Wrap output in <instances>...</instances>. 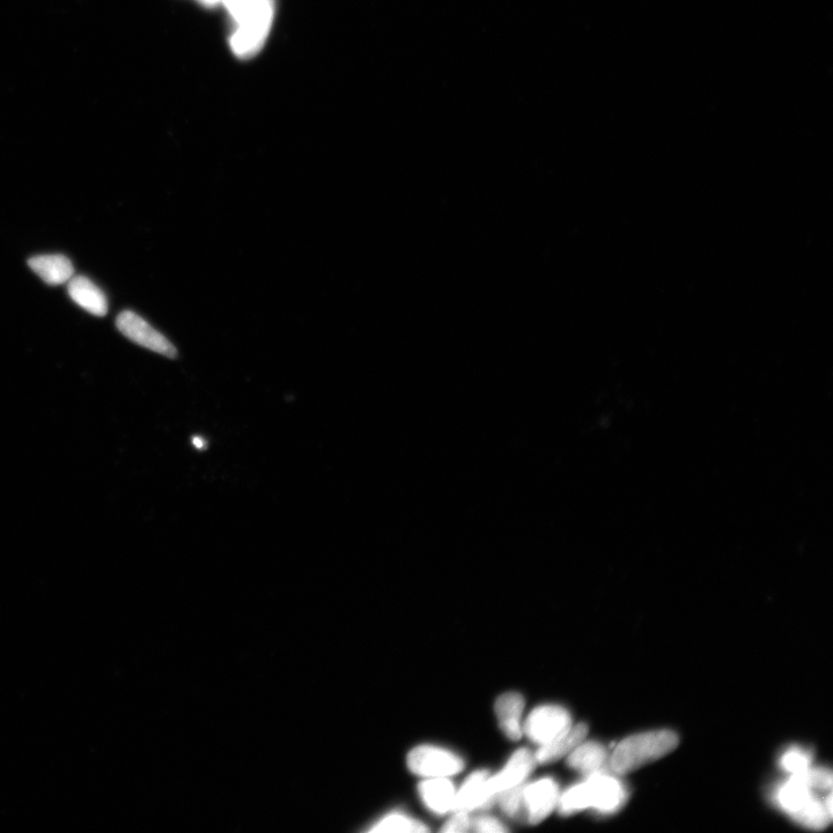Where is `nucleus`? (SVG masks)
<instances>
[{
	"instance_id": "obj_1",
	"label": "nucleus",
	"mask_w": 833,
	"mask_h": 833,
	"mask_svg": "<svg viewBox=\"0 0 833 833\" xmlns=\"http://www.w3.org/2000/svg\"><path fill=\"white\" fill-rule=\"evenodd\" d=\"M832 774L824 769H808L792 774L778 791V802L796 822L813 830H823L832 821Z\"/></svg>"
},
{
	"instance_id": "obj_2",
	"label": "nucleus",
	"mask_w": 833,
	"mask_h": 833,
	"mask_svg": "<svg viewBox=\"0 0 833 833\" xmlns=\"http://www.w3.org/2000/svg\"><path fill=\"white\" fill-rule=\"evenodd\" d=\"M232 20L230 46L233 54L248 60L260 53L274 22L275 0H224Z\"/></svg>"
},
{
	"instance_id": "obj_3",
	"label": "nucleus",
	"mask_w": 833,
	"mask_h": 833,
	"mask_svg": "<svg viewBox=\"0 0 833 833\" xmlns=\"http://www.w3.org/2000/svg\"><path fill=\"white\" fill-rule=\"evenodd\" d=\"M626 792L621 781L597 772L588 776L585 783L573 786L558 800L559 812L570 815L588 808L602 813H615L624 805Z\"/></svg>"
},
{
	"instance_id": "obj_4",
	"label": "nucleus",
	"mask_w": 833,
	"mask_h": 833,
	"mask_svg": "<svg viewBox=\"0 0 833 833\" xmlns=\"http://www.w3.org/2000/svg\"><path fill=\"white\" fill-rule=\"evenodd\" d=\"M672 731L637 734L623 740L609 758V768L617 776H625L672 753L678 746Z\"/></svg>"
},
{
	"instance_id": "obj_5",
	"label": "nucleus",
	"mask_w": 833,
	"mask_h": 833,
	"mask_svg": "<svg viewBox=\"0 0 833 833\" xmlns=\"http://www.w3.org/2000/svg\"><path fill=\"white\" fill-rule=\"evenodd\" d=\"M572 726L571 715L563 707L545 705L530 713L525 733L533 742L545 746L565 735Z\"/></svg>"
},
{
	"instance_id": "obj_6",
	"label": "nucleus",
	"mask_w": 833,
	"mask_h": 833,
	"mask_svg": "<svg viewBox=\"0 0 833 833\" xmlns=\"http://www.w3.org/2000/svg\"><path fill=\"white\" fill-rule=\"evenodd\" d=\"M116 327L123 336L145 349L167 358L178 357V350L172 342L134 312L124 311L117 316Z\"/></svg>"
},
{
	"instance_id": "obj_7",
	"label": "nucleus",
	"mask_w": 833,
	"mask_h": 833,
	"mask_svg": "<svg viewBox=\"0 0 833 833\" xmlns=\"http://www.w3.org/2000/svg\"><path fill=\"white\" fill-rule=\"evenodd\" d=\"M410 771L425 778H447L462 771L464 763L459 756L431 746L417 747L408 756Z\"/></svg>"
},
{
	"instance_id": "obj_8",
	"label": "nucleus",
	"mask_w": 833,
	"mask_h": 833,
	"mask_svg": "<svg viewBox=\"0 0 833 833\" xmlns=\"http://www.w3.org/2000/svg\"><path fill=\"white\" fill-rule=\"evenodd\" d=\"M536 763L535 756L529 750L520 749L516 751L503 770L496 776L486 779L483 787L486 807L492 805L501 792L525 783Z\"/></svg>"
},
{
	"instance_id": "obj_9",
	"label": "nucleus",
	"mask_w": 833,
	"mask_h": 833,
	"mask_svg": "<svg viewBox=\"0 0 833 833\" xmlns=\"http://www.w3.org/2000/svg\"><path fill=\"white\" fill-rule=\"evenodd\" d=\"M559 800L558 785L555 780L544 778L523 788V806L526 808L530 824H540L556 808Z\"/></svg>"
},
{
	"instance_id": "obj_10",
	"label": "nucleus",
	"mask_w": 833,
	"mask_h": 833,
	"mask_svg": "<svg viewBox=\"0 0 833 833\" xmlns=\"http://www.w3.org/2000/svg\"><path fill=\"white\" fill-rule=\"evenodd\" d=\"M69 296L78 306L94 316L108 313V300L98 285L84 276H73L68 282Z\"/></svg>"
},
{
	"instance_id": "obj_11",
	"label": "nucleus",
	"mask_w": 833,
	"mask_h": 833,
	"mask_svg": "<svg viewBox=\"0 0 833 833\" xmlns=\"http://www.w3.org/2000/svg\"><path fill=\"white\" fill-rule=\"evenodd\" d=\"M28 265L44 283L49 285L68 283L75 276L72 262L68 257L60 254L34 256L29 258Z\"/></svg>"
},
{
	"instance_id": "obj_12",
	"label": "nucleus",
	"mask_w": 833,
	"mask_h": 833,
	"mask_svg": "<svg viewBox=\"0 0 833 833\" xmlns=\"http://www.w3.org/2000/svg\"><path fill=\"white\" fill-rule=\"evenodd\" d=\"M525 709V700L520 694L508 692L497 699L495 710L501 731L513 741L522 736L521 717Z\"/></svg>"
},
{
	"instance_id": "obj_13",
	"label": "nucleus",
	"mask_w": 833,
	"mask_h": 833,
	"mask_svg": "<svg viewBox=\"0 0 833 833\" xmlns=\"http://www.w3.org/2000/svg\"><path fill=\"white\" fill-rule=\"evenodd\" d=\"M419 794L425 806L436 814H446L453 809L455 788L446 778H430L419 785Z\"/></svg>"
},
{
	"instance_id": "obj_14",
	"label": "nucleus",
	"mask_w": 833,
	"mask_h": 833,
	"mask_svg": "<svg viewBox=\"0 0 833 833\" xmlns=\"http://www.w3.org/2000/svg\"><path fill=\"white\" fill-rule=\"evenodd\" d=\"M588 734V727L585 724L572 726L570 731L555 742L541 746L535 758L537 763L547 764L558 761V759L570 755L581 742H584Z\"/></svg>"
},
{
	"instance_id": "obj_15",
	"label": "nucleus",
	"mask_w": 833,
	"mask_h": 833,
	"mask_svg": "<svg viewBox=\"0 0 833 833\" xmlns=\"http://www.w3.org/2000/svg\"><path fill=\"white\" fill-rule=\"evenodd\" d=\"M608 759L607 750L600 743L581 742L569 755V765L572 769L592 776L602 772Z\"/></svg>"
},
{
	"instance_id": "obj_16",
	"label": "nucleus",
	"mask_w": 833,
	"mask_h": 833,
	"mask_svg": "<svg viewBox=\"0 0 833 833\" xmlns=\"http://www.w3.org/2000/svg\"><path fill=\"white\" fill-rule=\"evenodd\" d=\"M489 773L477 771L466 780L461 790L455 794L453 809L455 812H470V810L486 808L483 787Z\"/></svg>"
},
{
	"instance_id": "obj_17",
	"label": "nucleus",
	"mask_w": 833,
	"mask_h": 833,
	"mask_svg": "<svg viewBox=\"0 0 833 833\" xmlns=\"http://www.w3.org/2000/svg\"><path fill=\"white\" fill-rule=\"evenodd\" d=\"M429 831L423 823H420L402 814H390L383 817L374 825L370 832H426Z\"/></svg>"
},
{
	"instance_id": "obj_18",
	"label": "nucleus",
	"mask_w": 833,
	"mask_h": 833,
	"mask_svg": "<svg viewBox=\"0 0 833 833\" xmlns=\"http://www.w3.org/2000/svg\"><path fill=\"white\" fill-rule=\"evenodd\" d=\"M523 788H525V783L508 788V790L501 792L497 796L501 809L508 816H516L520 813V809L523 806Z\"/></svg>"
},
{
	"instance_id": "obj_19",
	"label": "nucleus",
	"mask_w": 833,
	"mask_h": 833,
	"mask_svg": "<svg viewBox=\"0 0 833 833\" xmlns=\"http://www.w3.org/2000/svg\"><path fill=\"white\" fill-rule=\"evenodd\" d=\"M781 765L786 771L798 774L810 768V758L800 750H790L781 758Z\"/></svg>"
},
{
	"instance_id": "obj_20",
	"label": "nucleus",
	"mask_w": 833,
	"mask_h": 833,
	"mask_svg": "<svg viewBox=\"0 0 833 833\" xmlns=\"http://www.w3.org/2000/svg\"><path fill=\"white\" fill-rule=\"evenodd\" d=\"M471 827H473L476 832L481 833H501L507 831V829L503 827V824L497 821L496 818L489 816L476 818L474 823L471 824Z\"/></svg>"
},
{
	"instance_id": "obj_21",
	"label": "nucleus",
	"mask_w": 833,
	"mask_h": 833,
	"mask_svg": "<svg viewBox=\"0 0 833 833\" xmlns=\"http://www.w3.org/2000/svg\"><path fill=\"white\" fill-rule=\"evenodd\" d=\"M471 828V822L466 812H456V815L449 820L441 832H467Z\"/></svg>"
},
{
	"instance_id": "obj_22",
	"label": "nucleus",
	"mask_w": 833,
	"mask_h": 833,
	"mask_svg": "<svg viewBox=\"0 0 833 833\" xmlns=\"http://www.w3.org/2000/svg\"><path fill=\"white\" fill-rule=\"evenodd\" d=\"M197 2L208 7V9H215V7L223 5L224 0H197Z\"/></svg>"
},
{
	"instance_id": "obj_23",
	"label": "nucleus",
	"mask_w": 833,
	"mask_h": 833,
	"mask_svg": "<svg viewBox=\"0 0 833 833\" xmlns=\"http://www.w3.org/2000/svg\"><path fill=\"white\" fill-rule=\"evenodd\" d=\"M193 444L198 449H203L205 447V440L202 438L195 437L193 440Z\"/></svg>"
}]
</instances>
